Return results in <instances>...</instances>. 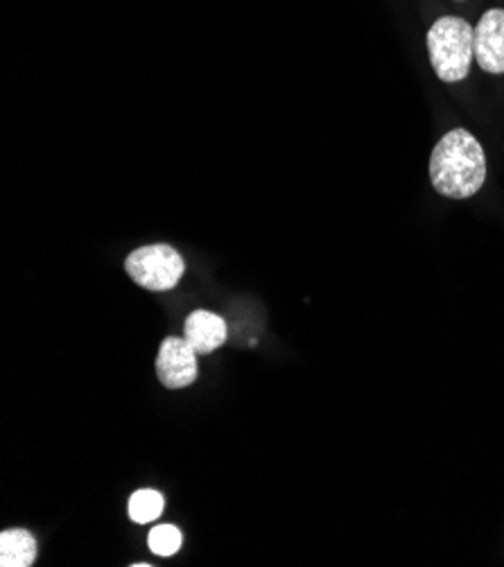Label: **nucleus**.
<instances>
[{"label":"nucleus","instance_id":"6","mask_svg":"<svg viewBox=\"0 0 504 567\" xmlns=\"http://www.w3.org/2000/svg\"><path fill=\"white\" fill-rule=\"evenodd\" d=\"M184 337L197 351V355H208L227 342V323L208 310H195L186 319Z\"/></svg>","mask_w":504,"mask_h":567},{"label":"nucleus","instance_id":"8","mask_svg":"<svg viewBox=\"0 0 504 567\" xmlns=\"http://www.w3.org/2000/svg\"><path fill=\"white\" fill-rule=\"evenodd\" d=\"M163 495L154 488H141L136 491L132 497H130V504H127V512H130V518L132 523L136 525H150L154 520H158V516L163 514Z\"/></svg>","mask_w":504,"mask_h":567},{"label":"nucleus","instance_id":"2","mask_svg":"<svg viewBox=\"0 0 504 567\" xmlns=\"http://www.w3.org/2000/svg\"><path fill=\"white\" fill-rule=\"evenodd\" d=\"M428 50L441 82H462L475 60V30L460 17H443L428 32Z\"/></svg>","mask_w":504,"mask_h":567},{"label":"nucleus","instance_id":"5","mask_svg":"<svg viewBox=\"0 0 504 567\" xmlns=\"http://www.w3.org/2000/svg\"><path fill=\"white\" fill-rule=\"evenodd\" d=\"M475 62L488 75H504V10H488L475 28Z\"/></svg>","mask_w":504,"mask_h":567},{"label":"nucleus","instance_id":"4","mask_svg":"<svg viewBox=\"0 0 504 567\" xmlns=\"http://www.w3.org/2000/svg\"><path fill=\"white\" fill-rule=\"evenodd\" d=\"M156 375L165 389H184L197 380V351L186 337H165L156 355Z\"/></svg>","mask_w":504,"mask_h":567},{"label":"nucleus","instance_id":"7","mask_svg":"<svg viewBox=\"0 0 504 567\" xmlns=\"http://www.w3.org/2000/svg\"><path fill=\"white\" fill-rule=\"evenodd\" d=\"M37 560V540L25 529H8L0 534V565L30 567Z\"/></svg>","mask_w":504,"mask_h":567},{"label":"nucleus","instance_id":"1","mask_svg":"<svg viewBox=\"0 0 504 567\" xmlns=\"http://www.w3.org/2000/svg\"><path fill=\"white\" fill-rule=\"evenodd\" d=\"M430 182L434 190L451 199L477 195L486 182V156L469 130L448 132L430 156Z\"/></svg>","mask_w":504,"mask_h":567},{"label":"nucleus","instance_id":"9","mask_svg":"<svg viewBox=\"0 0 504 567\" xmlns=\"http://www.w3.org/2000/svg\"><path fill=\"white\" fill-rule=\"evenodd\" d=\"M182 532L175 525H158L152 527L147 536V545L156 556H173L182 549Z\"/></svg>","mask_w":504,"mask_h":567},{"label":"nucleus","instance_id":"3","mask_svg":"<svg viewBox=\"0 0 504 567\" xmlns=\"http://www.w3.org/2000/svg\"><path fill=\"white\" fill-rule=\"evenodd\" d=\"M125 271L143 290L167 292L179 286L186 262L171 245H147L127 256Z\"/></svg>","mask_w":504,"mask_h":567}]
</instances>
